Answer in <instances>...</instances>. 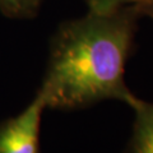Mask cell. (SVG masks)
<instances>
[{
	"label": "cell",
	"instance_id": "obj_6",
	"mask_svg": "<svg viewBox=\"0 0 153 153\" xmlns=\"http://www.w3.org/2000/svg\"><path fill=\"white\" fill-rule=\"evenodd\" d=\"M138 12L140 13V16H144V17H148L153 22V3L148 4V5H144L138 9Z\"/></svg>",
	"mask_w": 153,
	"mask_h": 153
},
{
	"label": "cell",
	"instance_id": "obj_3",
	"mask_svg": "<svg viewBox=\"0 0 153 153\" xmlns=\"http://www.w3.org/2000/svg\"><path fill=\"white\" fill-rule=\"evenodd\" d=\"M131 110V134L124 153H153V102L139 98Z\"/></svg>",
	"mask_w": 153,
	"mask_h": 153
},
{
	"label": "cell",
	"instance_id": "obj_4",
	"mask_svg": "<svg viewBox=\"0 0 153 153\" xmlns=\"http://www.w3.org/2000/svg\"><path fill=\"white\" fill-rule=\"evenodd\" d=\"M44 0H0V13L12 19H30L38 13Z\"/></svg>",
	"mask_w": 153,
	"mask_h": 153
},
{
	"label": "cell",
	"instance_id": "obj_2",
	"mask_svg": "<svg viewBox=\"0 0 153 153\" xmlns=\"http://www.w3.org/2000/svg\"><path fill=\"white\" fill-rule=\"evenodd\" d=\"M45 97L37 89L35 97L19 114L0 123V153H40Z\"/></svg>",
	"mask_w": 153,
	"mask_h": 153
},
{
	"label": "cell",
	"instance_id": "obj_1",
	"mask_svg": "<svg viewBox=\"0 0 153 153\" xmlns=\"http://www.w3.org/2000/svg\"><path fill=\"white\" fill-rule=\"evenodd\" d=\"M139 17L137 8L87 10L60 23L50 38L38 87L46 107L71 111L102 101H120L131 108L139 97L128 87L125 69Z\"/></svg>",
	"mask_w": 153,
	"mask_h": 153
},
{
	"label": "cell",
	"instance_id": "obj_5",
	"mask_svg": "<svg viewBox=\"0 0 153 153\" xmlns=\"http://www.w3.org/2000/svg\"><path fill=\"white\" fill-rule=\"evenodd\" d=\"M88 10L96 13H110L124 8L139 9L153 3V0H84Z\"/></svg>",
	"mask_w": 153,
	"mask_h": 153
}]
</instances>
